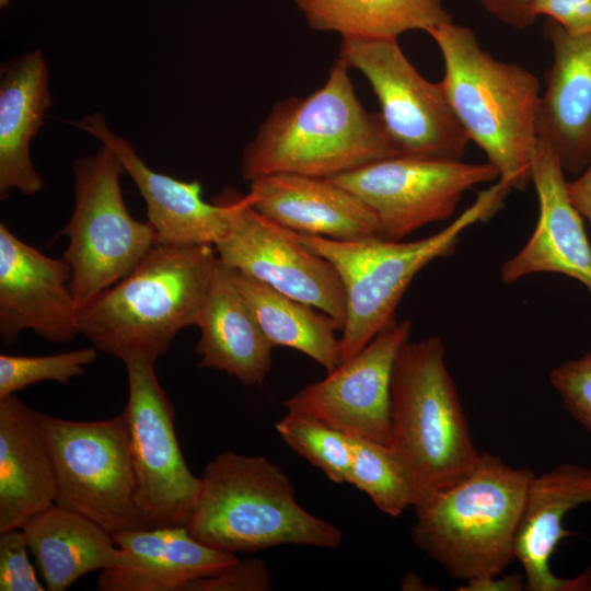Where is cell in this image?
Segmentation results:
<instances>
[{
  "label": "cell",
  "mask_w": 591,
  "mask_h": 591,
  "mask_svg": "<svg viewBox=\"0 0 591 591\" xmlns=\"http://www.w3.org/2000/svg\"><path fill=\"white\" fill-rule=\"evenodd\" d=\"M349 67L337 58L322 88L276 104L246 146V181L289 173L332 178L397 155L379 113L357 97Z\"/></svg>",
  "instance_id": "obj_1"
},
{
  "label": "cell",
  "mask_w": 591,
  "mask_h": 591,
  "mask_svg": "<svg viewBox=\"0 0 591 591\" xmlns=\"http://www.w3.org/2000/svg\"><path fill=\"white\" fill-rule=\"evenodd\" d=\"M217 264L212 244H155L125 277L78 310L79 333L123 361H155L181 329L198 324Z\"/></svg>",
  "instance_id": "obj_2"
},
{
  "label": "cell",
  "mask_w": 591,
  "mask_h": 591,
  "mask_svg": "<svg viewBox=\"0 0 591 591\" xmlns=\"http://www.w3.org/2000/svg\"><path fill=\"white\" fill-rule=\"evenodd\" d=\"M444 66L441 85L465 131L510 189L531 179L541 103L537 78L484 50L474 31L453 21L427 32Z\"/></svg>",
  "instance_id": "obj_3"
},
{
  "label": "cell",
  "mask_w": 591,
  "mask_h": 591,
  "mask_svg": "<svg viewBox=\"0 0 591 591\" xmlns=\"http://www.w3.org/2000/svg\"><path fill=\"white\" fill-rule=\"evenodd\" d=\"M186 528L201 543L232 554L287 544L337 548L343 541L336 525L298 503L280 466L233 451L205 466Z\"/></svg>",
  "instance_id": "obj_4"
},
{
  "label": "cell",
  "mask_w": 591,
  "mask_h": 591,
  "mask_svg": "<svg viewBox=\"0 0 591 591\" xmlns=\"http://www.w3.org/2000/svg\"><path fill=\"white\" fill-rule=\"evenodd\" d=\"M533 476L529 468H513L482 453L466 477L413 506L414 543L455 579L501 573L514 559V538Z\"/></svg>",
  "instance_id": "obj_5"
},
{
  "label": "cell",
  "mask_w": 591,
  "mask_h": 591,
  "mask_svg": "<svg viewBox=\"0 0 591 591\" xmlns=\"http://www.w3.org/2000/svg\"><path fill=\"white\" fill-rule=\"evenodd\" d=\"M390 415L389 447L412 483L415 503L476 467L480 454L439 337L407 341L401 348L392 373Z\"/></svg>",
  "instance_id": "obj_6"
},
{
  "label": "cell",
  "mask_w": 591,
  "mask_h": 591,
  "mask_svg": "<svg viewBox=\"0 0 591 591\" xmlns=\"http://www.w3.org/2000/svg\"><path fill=\"white\" fill-rule=\"evenodd\" d=\"M509 190L498 179L445 228L412 242L381 236L338 241L297 233L305 246L333 264L341 279L346 294L341 361L395 321V310L414 277L433 259L452 253L461 234L491 217Z\"/></svg>",
  "instance_id": "obj_7"
},
{
  "label": "cell",
  "mask_w": 591,
  "mask_h": 591,
  "mask_svg": "<svg viewBox=\"0 0 591 591\" xmlns=\"http://www.w3.org/2000/svg\"><path fill=\"white\" fill-rule=\"evenodd\" d=\"M123 171L103 144L73 163L74 207L61 232L69 237L63 259L71 268L78 310L125 277L158 244L150 222L134 219L124 202Z\"/></svg>",
  "instance_id": "obj_8"
},
{
  "label": "cell",
  "mask_w": 591,
  "mask_h": 591,
  "mask_svg": "<svg viewBox=\"0 0 591 591\" xmlns=\"http://www.w3.org/2000/svg\"><path fill=\"white\" fill-rule=\"evenodd\" d=\"M53 459L56 503L96 522L109 534L151 528L139 511L124 415L96 421L35 410Z\"/></svg>",
  "instance_id": "obj_9"
},
{
  "label": "cell",
  "mask_w": 591,
  "mask_h": 591,
  "mask_svg": "<svg viewBox=\"0 0 591 591\" xmlns=\"http://www.w3.org/2000/svg\"><path fill=\"white\" fill-rule=\"evenodd\" d=\"M338 57L369 81L397 154L463 159L470 140L441 83L424 78L397 39L344 37Z\"/></svg>",
  "instance_id": "obj_10"
},
{
  "label": "cell",
  "mask_w": 591,
  "mask_h": 591,
  "mask_svg": "<svg viewBox=\"0 0 591 591\" xmlns=\"http://www.w3.org/2000/svg\"><path fill=\"white\" fill-rule=\"evenodd\" d=\"M153 360H124L128 378L125 418L135 472V499L150 526L185 525L200 478L188 468L174 427V410L157 378Z\"/></svg>",
  "instance_id": "obj_11"
},
{
  "label": "cell",
  "mask_w": 591,
  "mask_h": 591,
  "mask_svg": "<svg viewBox=\"0 0 591 591\" xmlns=\"http://www.w3.org/2000/svg\"><path fill=\"white\" fill-rule=\"evenodd\" d=\"M213 201L225 208L229 221L215 244L223 266L316 308L343 329L346 294L331 262L305 246L296 232L256 211L235 189H224Z\"/></svg>",
  "instance_id": "obj_12"
},
{
  "label": "cell",
  "mask_w": 591,
  "mask_h": 591,
  "mask_svg": "<svg viewBox=\"0 0 591 591\" xmlns=\"http://www.w3.org/2000/svg\"><path fill=\"white\" fill-rule=\"evenodd\" d=\"M375 215L380 236L402 241L424 225L449 219L462 195L499 179L487 163L397 154L332 177Z\"/></svg>",
  "instance_id": "obj_13"
},
{
  "label": "cell",
  "mask_w": 591,
  "mask_h": 591,
  "mask_svg": "<svg viewBox=\"0 0 591 591\" xmlns=\"http://www.w3.org/2000/svg\"><path fill=\"white\" fill-rule=\"evenodd\" d=\"M412 324L394 321L357 354L283 402L287 410L315 417L350 437L389 445L391 381Z\"/></svg>",
  "instance_id": "obj_14"
},
{
  "label": "cell",
  "mask_w": 591,
  "mask_h": 591,
  "mask_svg": "<svg viewBox=\"0 0 591 591\" xmlns=\"http://www.w3.org/2000/svg\"><path fill=\"white\" fill-rule=\"evenodd\" d=\"M71 268L21 241L0 224V337L13 343L31 329L46 340L67 343L78 333Z\"/></svg>",
  "instance_id": "obj_15"
},
{
  "label": "cell",
  "mask_w": 591,
  "mask_h": 591,
  "mask_svg": "<svg viewBox=\"0 0 591 591\" xmlns=\"http://www.w3.org/2000/svg\"><path fill=\"white\" fill-rule=\"evenodd\" d=\"M557 155L537 139L531 179L538 199L536 227L524 246L501 267L505 283L537 273L566 275L591 292V245L572 205Z\"/></svg>",
  "instance_id": "obj_16"
},
{
  "label": "cell",
  "mask_w": 591,
  "mask_h": 591,
  "mask_svg": "<svg viewBox=\"0 0 591 591\" xmlns=\"http://www.w3.org/2000/svg\"><path fill=\"white\" fill-rule=\"evenodd\" d=\"M74 125L107 147L137 185L158 244L215 245L223 237L229 225L225 208L216 201H205L199 182H183L151 170L129 141L108 128L101 114Z\"/></svg>",
  "instance_id": "obj_17"
},
{
  "label": "cell",
  "mask_w": 591,
  "mask_h": 591,
  "mask_svg": "<svg viewBox=\"0 0 591 591\" xmlns=\"http://www.w3.org/2000/svg\"><path fill=\"white\" fill-rule=\"evenodd\" d=\"M586 502H591V467L565 463L531 478L513 546L526 590H591V568L573 578H560L549 567L559 542L572 535L563 528L565 515Z\"/></svg>",
  "instance_id": "obj_18"
},
{
  "label": "cell",
  "mask_w": 591,
  "mask_h": 591,
  "mask_svg": "<svg viewBox=\"0 0 591 591\" xmlns=\"http://www.w3.org/2000/svg\"><path fill=\"white\" fill-rule=\"evenodd\" d=\"M245 197L260 215L299 234L338 241L380 236L372 210L332 178L269 174L251 181Z\"/></svg>",
  "instance_id": "obj_19"
},
{
  "label": "cell",
  "mask_w": 591,
  "mask_h": 591,
  "mask_svg": "<svg viewBox=\"0 0 591 591\" xmlns=\"http://www.w3.org/2000/svg\"><path fill=\"white\" fill-rule=\"evenodd\" d=\"M544 32L553 61L541 95L537 139L565 171L580 174L591 161V33L570 35L551 20Z\"/></svg>",
  "instance_id": "obj_20"
},
{
  "label": "cell",
  "mask_w": 591,
  "mask_h": 591,
  "mask_svg": "<svg viewBox=\"0 0 591 591\" xmlns=\"http://www.w3.org/2000/svg\"><path fill=\"white\" fill-rule=\"evenodd\" d=\"M120 561L97 579L101 591H183L234 563L235 554L196 540L185 525L151 526L112 534Z\"/></svg>",
  "instance_id": "obj_21"
},
{
  "label": "cell",
  "mask_w": 591,
  "mask_h": 591,
  "mask_svg": "<svg viewBox=\"0 0 591 591\" xmlns=\"http://www.w3.org/2000/svg\"><path fill=\"white\" fill-rule=\"evenodd\" d=\"M57 478L35 410L15 394L0 398V531L21 529L56 503Z\"/></svg>",
  "instance_id": "obj_22"
},
{
  "label": "cell",
  "mask_w": 591,
  "mask_h": 591,
  "mask_svg": "<svg viewBox=\"0 0 591 591\" xmlns=\"http://www.w3.org/2000/svg\"><path fill=\"white\" fill-rule=\"evenodd\" d=\"M197 326L199 368L224 371L246 386L264 382L274 347L219 259Z\"/></svg>",
  "instance_id": "obj_23"
},
{
  "label": "cell",
  "mask_w": 591,
  "mask_h": 591,
  "mask_svg": "<svg viewBox=\"0 0 591 591\" xmlns=\"http://www.w3.org/2000/svg\"><path fill=\"white\" fill-rule=\"evenodd\" d=\"M0 82V195L18 189L36 194L43 181L30 147L51 104L48 67L42 50L30 51L2 66Z\"/></svg>",
  "instance_id": "obj_24"
},
{
  "label": "cell",
  "mask_w": 591,
  "mask_h": 591,
  "mask_svg": "<svg viewBox=\"0 0 591 591\" xmlns=\"http://www.w3.org/2000/svg\"><path fill=\"white\" fill-rule=\"evenodd\" d=\"M21 530L48 591H63L83 575L121 559L112 534L57 503L30 518Z\"/></svg>",
  "instance_id": "obj_25"
},
{
  "label": "cell",
  "mask_w": 591,
  "mask_h": 591,
  "mask_svg": "<svg viewBox=\"0 0 591 591\" xmlns=\"http://www.w3.org/2000/svg\"><path fill=\"white\" fill-rule=\"evenodd\" d=\"M229 270L273 347L298 350L327 371L341 362L337 321L241 271Z\"/></svg>",
  "instance_id": "obj_26"
},
{
  "label": "cell",
  "mask_w": 591,
  "mask_h": 591,
  "mask_svg": "<svg viewBox=\"0 0 591 591\" xmlns=\"http://www.w3.org/2000/svg\"><path fill=\"white\" fill-rule=\"evenodd\" d=\"M309 26L344 37L397 39L452 21L442 0H293Z\"/></svg>",
  "instance_id": "obj_27"
},
{
  "label": "cell",
  "mask_w": 591,
  "mask_h": 591,
  "mask_svg": "<svg viewBox=\"0 0 591 591\" xmlns=\"http://www.w3.org/2000/svg\"><path fill=\"white\" fill-rule=\"evenodd\" d=\"M351 463L348 484L367 494L385 514L398 517L415 503L412 483L389 445L350 437Z\"/></svg>",
  "instance_id": "obj_28"
},
{
  "label": "cell",
  "mask_w": 591,
  "mask_h": 591,
  "mask_svg": "<svg viewBox=\"0 0 591 591\" xmlns=\"http://www.w3.org/2000/svg\"><path fill=\"white\" fill-rule=\"evenodd\" d=\"M280 438L336 484L348 482L350 438L310 415L288 410L276 424Z\"/></svg>",
  "instance_id": "obj_29"
},
{
  "label": "cell",
  "mask_w": 591,
  "mask_h": 591,
  "mask_svg": "<svg viewBox=\"0 0 591 591\" xmlns=\"http://www.w3.org/2000/svg\"><path fill=\"white\" fill-rule=\"evenodd\" d=\"M97 349L82 348L49 356L0 355V398L42 381L68 384L71 379L85 373Z\"/></svg>",
  "instance_id": "obj_30"
},
{
  "label": "cell",
  "mask_w": 591,
  "mask_h": 591,
  "mask_svg": "<svg viewBox=\"0 0 591 591\" xmlns=\"http://www.w3.org/2000/svg\"><path fill=\"white\" fill-rule=\"evenodd\" d=\"M548 378L566 409L591 433V354L561 363Z\"/></svg>",
  "instance_id": "obj_31"
},
{
  "label": "cell",
  "mask_w": 591,
  "mask_h": 591,
  "mask_svg": "<svg viewBox=\"0 0 591 591\" xmlns=\"http://www.w3.org/2000/svg\"><path fill=\"white\" fill-rule=\"evenodd\" d=\"M271 577L259 558H237L231 565L211 575L187 583L183 591H267Z\"/></svg>",
  "instance_id": "obj_32"
},
{
  "label": "cell",
  "mask_w": 591,
  "mask_h": 591,
  "mask_svg": "<svg viewBox=\"0 0 591 591\" xmlns=\"http://www.w3.org/2000/svg\"><path fill=\"white\" fill-rule=\"evenodd\" d=\"M21 529L0 531V591H43Z\"/></svg>",
  "instance_id": "obj_33"
},
{
  "label": "cell",
  "mask_w": 591,
  "mask_h": 591,
  "mask_svg": "<svg viewBox=\"0 0 591 591\" xmlns=\"http://www.w3.org/2000/svg\"><path fill=\"white\" fill-rule=\"evenodd\" d=\"M532 14L547 16L570 35L591 33V0H535Z\"/></svg>",
  "instance_id": "obj_34"
},
{
  "label": "cell",
  "mask_w": 591,
  "mask_h": 591,
  "mask_svg": "<svg viewBox=\"0 0 591 591\" xmlns=\"http://www.w3.org/2000/svg\"><path fill=\"white\" fill-rule=\"evenodd\" d=\"M535 0H478L495 19L513 28L523 30L536 20L532 14Z\"/></svg>",
  "instance_id": "obj_35"
},
{
  "label": "cell",
  "mask_w": 591,
  "mask_h": 591,
  "mask_svg": "<svg viewBox=\"0 0 591 591\" xmlns=\"http://www.w3.org/2000/svg\"><path fill=\"white\" fill-rule=\"evenodd\" d=\"M567 189L572 205L591 225V161L575 181L567 182Z\"/></svg>",
  "instance_id": "obj_36"
},
{
  "label": "cell",
  "mask_w": 591,
  "mask_h": 591,
  "mask_svg": "<svg viewBox=\"0 0 591 591\" xmlns=\"http://www.w3.org/2000/svg\"><path fill=\"white\" fill-rule=\"evenodd\" d=\"M522 589H525V583L522 582L520 575L502 576V572L467 580L464 588H461L464 591H519Z\"/></svg>",
  "instance_id": "obj_37"
},
{
  "label": "cell",
  "mask_w": 591,
  "mask_h": 591,
  "mask_svg": "<svg viewBox=\"0 0 591 591\" xmlns=\"http://www.w3.org/2000/svg\"><path fill=\"white\" fill-rule=\"evenodd\" d=\"M10 0H0V7L4 8L9 4Z\"/></svg>",
  "instance_id": "obj_38"
}]
</instances>
